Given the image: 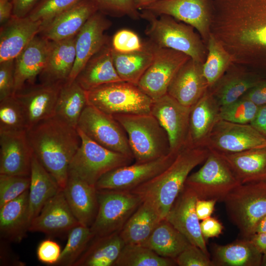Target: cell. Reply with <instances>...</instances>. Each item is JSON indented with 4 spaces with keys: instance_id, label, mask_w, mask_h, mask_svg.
<instances>
[{
    "instance_id": "52",
    "label": "cell",
    "mask_w": 266,
    "mask_h": 266,
    "mask_svg": "<svg viewBox=\"0 0 266 266\" xmlns=\"http://www.w3.org/2000/svg\"><path fill=\"white\" fill-rule=\"evenodd\" d=\"M241 98L250 100L259 107L266 104V80H261Z\"/></svg>"
},
{
    "instance_id": "40",
    "label": "cell",
    "mask_w": 266,
    "mask_h": 266,
    "mask_svg": "<svg viewBox=\"0 0 266 266\" xmlns=\"http://www.w3.org/2000/svg\"><path fill=\"white\" fill-rule=\"evenodd\" d=\"M206 46L207 53L202 64V71L210 88L222 77L233 62L230 54L211 33Z\"/></svg>"
},
{
    "instance_id": "8",
    "label": "cell",
    "mask_w": 266,
    "mask_h": 266,
    "mask_svg": "<svg viewBox=\"0 0 266 266\" xmlns=\"http://www.w3.org/2000/svg\"><path fill=\"white\" fill-rule=\"evenodd\" d=\"M77 129L81 143L69 164L68 175L76 176L96 186L104 174L116 168L131 164L134 160L101 146Z\"/></svg>"
},
{
    "instance_id": "22",
    "label": "cell",
    "mask_w": 266,
    "mask_h": 266,
    "mask_svg": "<svg viewBox=\"0 0 266 266\" xmlns=\"http://www.w3.org/2000/svg\"><path fill=\"white\" fill-rule=\"evenodd\" d=\"M79 224L62 190L44 204L39 214L32 220L29 232L58 235L69 232Z\"/></svg>"
},
{
    "instance_id": "53",
    "label": "cell",
    "mask_w": 266,
    "mask_h": 266,
    "mask_svg": "<svg viewBox=\"0 0 266 266\" xmlns=\"http://www.w3.org/2000/svg\"><path fill=\"white\" fill-rule=\"evenodd\" d=\"M202 235L206 240L209 238L218 236L222 232L224 227L217 219L210 217L200 222Z\"/></svg>"
},
{
    "instance_id": "29",
    "label": "cell",
    "mask_w": 266,
    "mask_h": 266,
    "mask_svg": "<svg viewBox=\"0 0 266 266\" xmlns=\"http://www.w3.org/2000/svg\"><path fill=\"white\" fill-rule=\"evenodd\" d=\"M30 224L29 190L0 207V234L2 239L21 241L29 232Z\"/></svg>"
},
{
    "instance_id": "56",
    "label": "cell",
    "mask_w": 266,
    "mask_h": 266,
    "mask_svg": "<svg viewBox=\"0 0 266 266\" xmlns=\"http://www.w3.org/2000/svg\"><path fill=\"white\" fill-rule=\"evenodd\" d=\"M250 125L266 139V104L259 106L255 117Z\"/></svg>"
},
{
    "instance_id": "59",
    "label": "cell",
    "mask_w": 266,
    "mask_h": 266,
    "mask_svg": "<svg viewBox=\"0 0 266 266\" xmlns=\"http://www.w3.org/2000/svg\"><path fill=\"white\" fill-rule=\"evenodd\" d=\"M161 0H134L135 7L142 10L148 6Z\"/></svg>"
},
{
    "instance_id": "48",
    "label": "cell",
    "mask_w": 266,
    "mask_h": 266,
    "mask_svg": "<svg viewBox=\"0 0 266 266\" xmlns=\"http://www.w3.org/2000/svg\"><path fill=\"white\" fill-rule=\"evenodd\" d=\"M110 44L113 50L121 53L141 51L146 46V43L142 42L137 34L125 29L114 34Z\"/></svg>"
},
{
    "instance_id": "28",
    "label": "cell",
    "mask_w": 266,
    "mask_h": 266,
    "mask_svg": "<svg viewBox=\"0 0 266 266\" xmlns=\"http://www.w3.org/2000/svg\"><path fill=\"white\" fill-rule=\"evenodd\" d=\"M63 191L68 206L79 223L91 227L99 206L96 186L78 177L68 175Z\"/></svg>"
},
{
    "instance_id": "12",
    "label": "cell",
    "mask_w": 266,
    "mask_h": 266,
    "mask_svg": "<svg viewBox=\"0 0 266 266\" xmlns=\"http://www.w3.org/2000/svg\"><path fill=\"white\" fill-rule=\"evenodd\" d=\"M151 44L153 49V59L137 85L155 100L167 94L173 77L191 58L182 52Z\"/></svg>"
},
{
    "instance_id": "57",
    "label": "cell",
    "mask_w": 266,
    "mask_h": 266,
    "mask_svg": "<svg viewBox=\"0 0 266 266\" xmlns=\"http://www.w3.org/2000/svg\"><path fill=\"white\" fill-rule=\"evenodd\" d=\"M13 4L10 0H0V25L6 23L12 17Z\"/></svg>"
},
{
    "instance_id": "50",
    "label": "cell",
    "mask_w": 266,
    "mask_h": 266,
    "mask_svg": "<svg viewBox=\"0 0 266 266\" xmlns=\"http://www.w3.org/2000/svg\"><path fill=\"white\" fill-rule=\"evenodd\" d=\"M14 60L0 63V100L14 94Z\"/></svg>"
},
{
    "instance_id": "11",
    "label": "cell",
    "mask_w": 266,
    "mask_h": 266,
    "mask_svg": "<svg viewBox=\"0 0 266 266\" xmlns=\"http://www.w3.org/2000/svg\"><path fill=\"white\" fill-rule=\"evenodd\" d=\"M77 128L101 146L133 158L127 134L113 116L87 104L80 117Z\"/></svg>"
},
{
    "instance_id": "33",
    "label": "cell",
    "mask_w": 266,
    "mask_h": 266,
    "mask_svg": "<svg viewBox=\"0 0 266 266\" xmlns=\"http://www.w3.org/2000/svg\"><path fill=\"white\" fill-rule=\"evenodd\" d=\"M125 245L119 232L94 236L73 266H112Z\"/></svg>"
},
{
    "instance_id": "46",
    "label": "cell",
    "mask_w": 266,
    "mask_h": 266,
    "mask_svg": "<svg viewBox=\"0 0 266 266\" xmlns=\"http://www.w3.org/2000/svg\"><path fill=\"white\" fill-rule=\"evenodd\" d=\"M81 0H40L27 16L33 21L41 22L42 26Z\"/></svg>"
},
{
    "instance_id": "3",
    "label": "cell",
    "mask_w": 266,
    "mask_h": 266,
    "mask_svg": "<svg viewBox=\"0 0 266 266\" xmlns=\"http://www.w3.org/2000/svg\"><path fill=\"white\" fill-rule=\"evenodd\" d=\"M206 147L187 145L162 172L130 191L156 210L162 220L166 217L185 186L190 172L204 162L209 153Z\"/></svg>"
},
{
    "instance_id": "10",
    "label": "cell",
    "mask_w": 266,
    "mask_h": 266,
    "mask_svg": "<svg viewBox=\"0 0 266 266\" xmlns=\"http://www.w3.org/2000/svg\"><path fill=\"white\" fill-rule=\"evenodd\" d=\"M98 210L90 227L94 236L120 232L142 202L127 190H97Z\"/></svg>"
},
{
    "instance_id": "55",
    "label": "cell",
    "mask_w": 266,
    "mask_h": 266,
    "mask_svg": "<svg viewBox=\"0 0 266 266\" xmlns=\"http://www.w3.org/2000/svg\"><path fill=\"white\" fill-rule=\"evenodd\" d=\"M217 201L214 200L198 199L196 210L199 219L201 221L211 217Z\"/></svg>"
},
{
    "instance_id": "16",
    "label": "cell",
    "mask_w": 266,
    "mask_h": 266,
    "mask_svg": "<svg viewBox=\"0 0 266 266\" xmlns=\"http://www.w3.org/2000/svg\"><path fill=\"white\" fill-rule=\"evenodd\" d=\"M156 15H166L195 29L206 45L210 33L208 0H161L145 8Z\"/></svg>"
},
{
    "instance_id": "61",
    "label": "cell",
    "mask_w": 266,
    "mask_h": 266,
    "mask_svg": "<svg viewBox=\"0 0 266 266\" xmlns=\"http://www.w3.org/2000/svg\"><path fill=\"white\" fill-rule=\"evenodd\" d=\"M261 266H266V253L262 255Z\"/></svg>"
},
{
    "instance_id": "25",
    "label": "cell",
    "mask_w": 266,
    "mask_h": 266,
    "mask_svg": "<svg viewBox=\"0 0 266 266\" xmlns=\"http://www.w3.org/2000/svg\"><path fill=\"white\" fill-rule=\"evenodd\" d=\"M50 41L36 35L14 59V94L35 84L46 63Z\"/></svg>"
},
{
    "instance_id": "14",
    "label": "cell",
    "mask_w": 266,
    "mask_h": 266,
    "mask_svg": "<svg viewBox=\"0 0 266 266\" xmlns=\"http://www.w3.org/2000/svg\"><path fill=\"white\" fill-rule=\"evenodd\" d=\"M177 155L169 153L156 160L135 163L114 169L104 174L96 184L97 190L130 191L164 170Z\"/></svg>"
},
{
    "instance_id": "21",
    "label": "cell",
    "mask_w": 266,
    "mask_h": 266,
    "mask_svg": "<svg viewBox=\"0 0 266 266\" xmlns=\"http://www.w3.org/2000/svg\"><path fill=\"white\" fill-rule=\"evenodd\" d=\"M26 132H0V174L30 175L33 153Z\"/></svg>"
},
{
    "instance_id": "41",
    "label": "cell",
    "mask_w": 266,
    "mask_h": 266,
    "mask_svg": "<svg viewBox=\"0 0 266 266\" xmlns=\"http://www.w3.org/2000/svg\"><path fill=\"white\" fill-rule=\"evenodd\" d=\"M174 260L162 257L141 244H126L114 266H173Z\"/></svg>"
},
{
    "instance_id": "5",
    "label": "cell",
    "mask_w": 266,
    "mask_h": 266,
    "mask_svg": "<svg viewBox=\"0 0 266 266\" xmlns=\"http://www.w3.org/2000/svg\"><path fill=\"white\" fill-rule=\"evenodd\" d=\"M113 117L125 131L135 163L152 161L170 153L167 134L151 114Z\"/></svg>"
},
{
    "instance_id": "43",
    "label": "cell",
    "mask_w": 266,
    "mask_h": 266,
    "mask_svg": "<svg viewBox=\"0 0 266 266\" xmlns=\"http://www.w3.org/2000/svg\"><path fill=\"white\" fill-rule=\"evenodd\" d=\"M24 109L14 95L0 100V132L27 131Z\"/></svg>"
},
{
    "instance_id": "30",
    "label": "cell",
    "mask_w": 266,
    "mask_h": 266,
    "mask_svg": "<svg viewBox=\"0 0 266 266\" xmlns=\"http://www.w3.org/2000/svg\"><path fill=\"white\" fill-rule=\"evenodd\" d=\"M218 153L241 184L266 181V147L235 153Z\"/></svg>"
},
{
    "instance_id": "38",
    "label": "cell",
    "mask_w": 266,
    "mask_h": 266,
    "mask_svg": "<svg viewBox=\"0 0 266 266\" xmlns=\"http://www.w3.org/2000/svg\"><path fill=\"white\" fill-rule=\"evenodd\" d=\"M87 104L86 91L75 80L68 81L61 87L55 116L77 128L80 117Z\"/></svg>"
},
{
    "instance_id": "45",
    "label": "cell",
    "mask_w": 266,
    "mask_h": 266,
    "mask_svg": "<svg viewBox=\"0 0 266 266\" xmlns=\"http://www.w3.org/2000/svg\"><path fill=\"white\" fill-rule=\"evenodd\" d=\"M30 175L0 174V207L29 190Z\"/></svg>"
},
{
    "instance_id": "27",
    "label": "cell",
    "mask_w": 266,
    "mask_h": 266,
    "mask_svg": "<svg viewBox=\"0 0 266 266\" xmlns=\"http://www.w3.org/2000/svg\"><path fill=\"white\" fill-rule=\"evenodd\" d=\"M220 110V105L208 88L191 107L187 145L205 147L212 131L221 119Z\"/></svg>"
},
{
    "instance_id": "17",
    "label": "cell",
    "mask_w": 266,
    "mask_h": 266,
    "mask_svg": "<svg viewBox=\"0 0 266 266\" xmlns=\"http://www.w3.org/2000/svg\"><path fill=\"white\" fill-rule=\"evenodd\" d=\"M198 198L195 192L185 185L171 207L165 219L181 233L190 243L210 257L196 210Z\"/></svg>"
},
{
    "instance_id": "24",
    "label": "cell",
    "mask_w": 266,
    "mask_h": 266,
    "mask_svg": "<svg viewBox=\"0 0 266 266\" xmlns=\"http://www.w3.org/2000/svg\"><path fill=\"white\" fill-rule=\"evenodd\" d=\"M42 23L12 16L0 30V63L14 60L41 31Z\"/></svg>"
},
{
    "instance_id": "39",
    "label": "cell",
    "mask_w": 266,
    "mask_h": 266,
    "mask_svg": "<svg viewBox=\"0 0 266 266\" xmlns=\"http://www.w3.org/2000/svg\"><path fill=\"white\" fill-rule=\"evenodd\" d=\"M141 51L121 53L113 50L111 54L116 70L122 81L137 85L153 59V49L148 41Z\"/></svg>"
},
{
    "instance_id": "51",
    "label": "cell",
    "mask_w": 266,
    "mask_h": 266,
    "mask_svg": "<svg viewBox=\"0 0 266 266\" xmlns=\"http://www.w3.org/2000/svg\"><path fill=\"white\" fill-rule=\"evenodd\" d=\"M61 249L56 241L48 238L42 241L38 245L36 255L38 260L41 263L55 265L59 259Z\"/></svg>"
},
{
    "instance_id": "15",
    "label": "cell",
    "mask_w": 266,
    "mask_h": 266,
    "mask_svg": "<svg viewBox=\"0 0 266 266\" xmlns=\"http://www.w3.org/2000/svg\"><path fill=\"white\" fill-rule=\"evenodd\" d=\"M205 147L219 153H235L266 147V139L250 124L220 119L212 131Z\"/></svg>"
},
{
    "instance_id": "31",
    "label": "cell",
    "mask_w": 266,
    "mask_h": 266,
    "mask_svg": "<svg viewBox=\"0 0 266 266\" xmlns=\"http://www.w3.org/2000/svg\"><path fill=\"white\" fill-rule=\"evenodd\" d=\"M75 80L86 91L103 84L122 81L113 62L110 43L86 63Z\"/></svg>"
},
{
    "instance_id": "7",
    "label": "cell",
    "mask_w": 266,
    "mask_h": 266,
    "mask_svg": "<svg viewBox=\"0 0 266 266\" xmlns=\"http://www.w3.org/2000/svg\"><path fill=\"white\" fill-rule=\"evenodd\" d=\"M223 202L230 220L244 238H249L266 215V181L240 184Z\"/></svg>"
},
{
    "instance_id": "35",
    "label": "cell",
    "mask_w": 266,
    "mask_h": 266,
    "mask_svg": "<svg viewBox=\"0 0 266 266\" xmlns=\"http://www.w3.org/2000/svg\"><path fill=\"white\" fill-rule=\"evenodd\" d=\"M62 190L33 154L29 189L31 222L39 214L44 204Z\"/></svg>"
},
{
    "instance_id": "13",
    "label": "cell",
    "mask_w": 266,
    "mask_h": 266,
    "mask_svg": "<svg viewBox=\"0 0 266 266\" xmlns=\"http://www.w3.org/2000/svg\"><path fill=\"white\" fill-rule=\"evenodd\" d=\"M191 107L182 104L168 94L153 101L151 114L167 134L170 153L177 155L187 146Z\"/></svg>"
},
{
    "instance_id": "36",
    "label": "cell",
    "mask_w": 266,
    "mask_h": 266,
    "mask_svg": "<svg viewBox=\"0 0 266 266\" xmlns=\"http://www.w3.org/2000/svg\"><path fill=\"white\" fill-rule=\"evenodd\" d=\"M191 244L186 236L164 219L141 245L162 257L175 260Z\"/></svg>"
},
{
    "instance_id": "2",
    "label": "cell",
    "mask_w": 266,
    "mask_h": 266,
    "mask_svg": "<svg viewBox=\"0 0 266 266\" xmlns=\"http://www.w3.org/2000/svg\"><path fill=\"white\" fill-rule=\"evenodd\" d=\"M26 133L33 155L63 190L69 164L81 143L77 128L53 116L31 127Z\"/></svg>"
},
{
    "instance_id": "19",
    "label": "cell",
    "mask_w": 266,
    "mask_h": 266,
    "mask_svg": "<svg viewBox=\"0 0 266 266\" xmlns=\"http://www.w3.org/2000/svg\"><path fill=\"white\" fill-rule=\"evenodd\" d=\"M104 14L98 11L87 21L75 36L76 57L68 81L75 80L86 63L109 43L104 32L111 25Z\"/></svg>"
},
{
    "instance_id": "54",
    "label": "cell",
    "mask_w": 266,
    "mask_h": 266,
    "mask_svg": "<svg viewBox=\"0 0 266 266\" xmlns=\"http://www.w3.org/2000/svg\"><path fill=\"white\" fill-rule=\"evenodd\" d=\"M12 15L18 18L27 16L40 0H12Z\"/></svg>"
},
{
    "instance_id": "20",
    "label": "cell",
    "mask_w": 266,
    "mask_h": 266,
    "mask_svg": "<svg viewBox=\"0 0 266 266\" xmlns=\"http://www.w3.org/2000/svg\"><path fill=\"white\" fill-rule=\"evenodd\" d=\"M98 11L93 0H82L42 25L38 34L50 41L74 37Z\"/></svg>"
},
{
    "instance_id": "34",
    "label": "cell",
    "mask_w": 266,
    "mask_h": 266,
    "mask_svg": "<svg viewBox=\"0 0 266 266\" xmlns=\"http://www.w3.org/2000/svg\"><path fill=\"white\" fill-rule=\"evenodd\" d=\"M211 249L214 266H261L263 254L248 238L224 245L213 244Z\"/></svg>"
},
{
    "instance_id": "49",
    "label": "cell",
    "mask_w": 266,
    "mask_h": 266,
    "mask_svg": "<svg viewBox=\"0 0 266 266\" xmlns=\"http://www.w3.org/2000/svg\"><path fill=\"white\" fill-rule=\"evenodd\" d=\"M174 261L179 266H214L210 257L192 244L186 248Z\"/></svg>"
},
{
    "instance_id": "6",
    "label": "cell",
    "mask_w": 266,
    "mask_h": 266,
    "mask_svg": "<svg viewBox=\"0 0 266 266\" xmlns=\"http://www.w3.org/2000/svg\"><path fill=\"white\" fill-rule=\"evenodd\" d=\"M87 103L110 116L151 114L153 100L134 84L121 81L86 91Z\"/></svg>"
},
{
    "instance_id": "23",
    "label": "cell",
    "mask_w": 266,
    "mask_h": 266,
    "mask_svg": "<svg viewBox=\"0 0 266 266\" xmlns=\"http://www.w3.org/2000/svg\"><path fill=\"white\" fill-rule=\"evenodd\" d=\"M202 64L191 58L187 61L173 77L167 94L184 105H194L209 88Z\"/></svg>"
},
{
    "instance_id": "44",
    "label": "cell",
    "mask_w": 266,
    "mask_h": 266,
    "mask_svg": "<svg viewBox=\"0 0 266 266\" xmlns=\"http://www.w3.org/2000/svg\"><path fill=\"white\" fill-rule=\"evenodd\" d=\"M259 107L250 100L240 98L231 103L220 106V119L234 123L250 124Z\"/></svg>"
},
{
    "instance_id": "26",
    "label": "cell",
    "mask_w": 266,
    "mask_h": 266,
    "mask_svg": "<svg viewBox=\"0 0 266 266\" xmlns=\"http://www.w3.org/2000/svg\"><path fill=\"white\" fill-rule=\"evenodd\" d=\"M75 36L50 40L46 63L39 76L40 83L62 85L68 81L75 61Z\"/></svg>"
},
{
    "instance_id": "62",
    "label": "cell",
    "mask_w": 266,
    "mask_h": 266,
    "mask_svg": "<svg viewBox=\"0 0 266 266\" xmlns=\"http://www.w3.org/2000/svg\"></svg>"
},
{
    "instance_id": "4",
    "label": "cell",
    "mask_w": 266,
    "mask_h": 266,
    "mask_svg": "<svg viewBox=\"0 0 266 266\" xmlns=\"http://www.w3.org/2000/svg\"><path fill=\"white\" fill-rule=\"evenodd\" d=\"M142 11L140 17L149 22L146 31L149 42L156 47L173 49L198 62L204 63L206 46L193 27L168 15H156L147 10Z\"/></svg>"
},
{
    "instance_id": "9",
    "label": "cell",
    "mask_w": 266,
    "mask_h": 266,
    "mask_svg": "<svg viewBox=\"0 0 266 266\" xmlns=\"http://www.w3.org/2000/svg\"><path fill=\"white\" fill-rule=\"evenodd\" d=\"M209 151L203 165L188 176L185 185L192 189L199 199L224 201L241 184L220 154Z\"/></svg>"
},
{
    "instance_id": "58",
    "label": "cell",
    "mask_w": 266,
    "mask_h": 266,
    "mask_svg": "<svg viewBox=\"0 0 266 266\" xmlns=\"http://www.w3.org/2000/svg\"><path fill=\"white\" fill-rule=\"evenodd\" d=\"M248 239L262 254L266 253V232L255 233Z\"/></svg>"
},
{
    "instance_id": "32",
    "label": "cell",
    "mask_w": 266,
    "mask_h": 266,
    "mask_svg": "<svg viewBox=\"0 0 266 266\" xmlns=\"http://www.w3.org/2000/svg\"><path fill=\"white\" fill-rule=\"evenodd\" d=\"M210 88L212 95L220 106L231 103L240 99L261 79L241 69L233 64Z\"/></svg>"
},
{
    "instance_id": "60",
    "label": "cell",
    "mask_w": 266,
    "mask_h": 266,
    "mask_svg": "<svg viewBox=\"0 0 266 266\" xmlns=\"http://www.w3.org/2000/svg\"><path fill=\"white\" fill-rule=\"evenodd\" d=\"M266 232V215L259 222L255 231V233Z\"/></svg>"
},
{
    "instance_id": "42",
    "label": "cell",
    "mask_w": 266,
    "mask_h": 266,
    "mask_svg": "<svg viewBox=\"0 0 266 266\" xmlns=\"http://www.w3.org/2000/svg\"><path fill=\"white\" fill-rule=\"evenodd\" d=\"M94 237L90 227L79 224L69 231L66 246L55 266H73Z\"/></svg>"
},
{
    "instance_id": "1",
    "label": "cell",
    "mask_w": 266,
    "mask_h": 266,
    "mask_svg": "<svg viewBox=\"0 0 266 266\" xmlns=\"http://www.w3.org/2000/svg\"><path fill=\"white\" fill-rule=\"evenodd\" d=\"M208 1L210 33L233 64L266 72V0Z\"/></svg>"
},
{
    "instance_id": "47",
    "label": "cell",
    "mask_w": 266,
    "mask_h": 266,
    "mask_svg": "<svg viewBox=\"0 0 266 266\" xmlns=\"http://www.w3.org/2000/svg\"><path fill=\"white\" fill-rule=\"evenodd\" d=\"M99 11L104 15L120 17L128 16L134 19L140 17L134 0H93Z\"/></svg>"
},
{
    "instance_id": "37",
    "label": "cell",
    "mask_w": 266,
    "mask_h": 266,
    "mask_svg": "<svg viewBox=\"0 0 266 266\" xmlns=\"http://www.w3.org/2000/svg\"><path fill=\"white\" fill-rule=\"evenodd\" d=\"M162 220L154 208L146 201L140 205L119 233L126 244H142Z\"/></svg>"
},
{
    "instance_id": "18",
    "label": "cell",
    "mask_w": 266,
    "mask_h": 266,
    "mask_svg": "<svg viewBox=\"0 0 266 266\" xmlns=\"http://www.w3.org/2000/svg\"><path fill=\"white\" fill-rule=\"evenodd\" d=\"M62 85L35 83L27 85L15 93L14 96L25 112L28 130L41 121L55 116Z\"/></svg>"
}]
</instances>
